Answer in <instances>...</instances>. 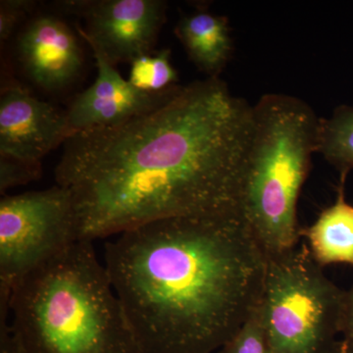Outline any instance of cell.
I'll return each instance as SVG.
<instances>
[{"label": "cell", "mask_w": 353, "mask_h": 353, "mask_svg": "<svg viewBox=\"0 0 353 353\" xmlns=\"http://www.w3.org/2000/svg\"><path fill=\"white\" fill-rule=\"evenodd\" d=\"M252 127L253 105L214 77L132 119L70 137L55 181L71 194L79 238L239 210Z\"/></svg>", "instance_id": "obj_1"}, {"label": "cell", "mask_w": 353, "mask_h": 353, "mask_svg": "<svg viewBox=\"0 0 353 353\" xmlns=\"http://www.w3.org/2000/svg\"><path fill=\"white\" fill-rule=\"evenodd\" d=\"M141 353H212L259 306L267 256L240 211L153 221L105 245Z\"/></svg>", "instance_id": "obj_2"}, {"label": "cell", "mask_w": 353, "mask_h": 353, "mask_svg": "<svg viewBox=\"0 0 353 353\" xmlns=\"http://www.w3.org/2000/svg\"><path fill=\"white\" fill-rule=\"evenodd\" d=\"M10 311L22 353H141L92 241H78L28 274Z\"/></svg>", "instance_id": "obj_3"}, {"label": "cell", "mask_w": 353, "mask_h": 353, "mask_svg": "<svg viewBox=\"0 0 353 353\" xmlns=\"http://www.w3.org/2000/svg\"><path fill=\"white\" fill-rule=\"evenodd\" d=\"M320 119L292 95L264 94L253 105L239 210L267 259L301 241L297 202L317 153Z\"/></svg>", "instance_id": "obj_4"}, {"label": "cell", "mask_w": 353, "mask_h": 353, "mask_svg": "<svg viewBox=\"0 0 353 353\" xmlns=\"http://www.w3.org/2000/svg\"><path fill=\"white\" fill-rule=\"evenodd\" d=\"M345 299L303 241L267 259L257 310L272 352H328L341 334Z\"/></svg>", "instance_id": "obj_5"}, {"label": "cell", "mask_w": 353, "mask_h": 353, "mask_svg": "<svg viewBox=\"0 0 353 353\" xmlns=\"http://www.w3.org/2000/svg\"><path fill=\"white\" fill-rule=\"evenodd\" d=\"M80 241L69 190L54 185L0 201V292Z\"/></svg>", "instance_id": "obj_6"}, {"label": "cell", "mask_w": 353, "mask_h": 353, "mask_svg": "<svg viewBox=\"0 0 353 353\" xmlns=\"http://www.w3.org/2000/svg\"><path fill=\"white\" fill-rule=\"evenodd\" d=\"M64 12L83 20L76 31L116 66L152 53L166 21L162 0H65Z\"/></svg>", "instance_id": "obj_7"}, {"label": "cell", "mask_w": 353, "mask_h": 353, "mask_svg": "<svg viewBox=\"0 0 353 353\" xmlns=\"http://www.w3.org/2000/svg\"><path fill=\"white\" fill-rule=\"evenodd\" d=\"M0 155L34 163L68 139L66 111L39 99L12 76H2Z\"/></svg>", "instance_id": "obj_8"}, {"label": "cell", "mask_w": 353, "mask_h": 353, "mask_svg": "<svg viewBox=\"0 0 353 353\" xmlns=\"http://www.w3.org/2000/svg\"><path fill=\"white\" fill-rule=\"evenodd\" d=\"M80 39L76 29L55 14L28 20L16 38V54L26 77L44 92L71 87L85 64Z\"/></svg>", "instance_id": "obj_9"}, {"label": "cell", "mask_w": 353, "mask_h": 353, "mask_svg": "<svg viewBox=\"0 0 353 353\" xmlns=\"http://www.w3.org/2000/svg\"><path fill=\"white\" fill-rule=\"evenodd\" d=\"M85 43L94 54L97 77L67 109L68 139L80 132L115 126L148 112L170 99L180 88L176 85L161 92H143L122 78L99 48Z\"/></svg>", "instance_id": "obj_10"}, {"label": "cell", "mask_w": 353, "mask_h": 353, "mask_svg": "<svg viewBox=\"0 0 353 353\" xmlns=\"http://www.w3.org/2000/svg\"><path fill=\"white\" fill-rule=\"evenodd\" d=\"M175 34L190 59L208 78L219 77L233 53L229 21L199 8L183 16Z\"/></svg>", "instance_id": "obj_11"}, {"label": "cell", "mask_w": 353, "mask_h": 353, "mask_svg": "<svg viewBox=\"0 0 353 353\" xmlns=\"http://www.w3.org/2000/svg\"><path fill=\"white\" fill-rule=\"evenodd\" d=\"M345 178L341 176L336 201L312 225L301 230L309 252L323 268L332 264L353 267V205L345 199Z\"/></svg>", "instance_id": "obj_12"}, {"label": "cell", "mask_w": 353, "mask_h": 353, "mask_svg": "<svg viewBox=\"0 0 353 353\" xmlns=\"http://www.w3.org/2000/svg\"><path fill=\"white\" fill-rule=\"evenodd\" d=\"M317 153L347 176L353 169V106L340 105L328 118L320 119Z\"/></svg>", "instance_id": "obj_13"}, {"label": "cell", "mask_w": 353, "mask_h": 353, "mask_svg": "<svg viewBox=\"0 0 353 353\" xmlns=\"http://www.w3.org/2000/svg\"><path fill=\"white\" fill-rule=\"evenodd\" d=\"M130 83L146 92H161L176 85L178 73L171 63V50L143 55L131 63Z\"/></svg>", "instance_id": "obj_14"}, {"label": "cell", "mask_w": 353, "mask_h": 353, "mask_svg": "<svg viewBox=\"0 0 353 353\" xmlns=\"http://www.w3.org/2000/svg\"><path fill=\"white\" fill-rule=\"evenodd\" d=\"M218 353H273L265 336L257 308Z\"/></svg>", "instance_id": "obj_15"}, {"label": "cell", "mask_w": 353, "mask_h": 353, "mask_svg": "<svg viewBox=\"0 0 353 353\" xmlns=\"http://www.w3.org/2000/svg\"><path fill=\"white\" fill-rule=\"evenodd\" d=\"M41 172V163L0 155V192L38 180Z\"/></svg>", "instance_id": "obj_16"}, {"label": "cell", "mask_w": 353, "mask_h": 353, "mask_svg": "<svg viewBox=\"0 0 353 353\" xmlns=\"http://www.w3.org/2000/svg\"><path fill=\"white\" fill-rule=\"evenodd\" d=\"M36 2L31 0H1L0 1V41L6 43L32 12Z\"/></svg>", "instance_id": "obj_17"}, {"label": "cell", "mask_w": 353, "mask_h": 353, "mask_svg": "<svg viewBox=\"0 0 353 353\" xmlns=\"http://www.w3.org/2000/svg\"><path fill=\"white\" fill-rule=\"evenodd\" d=\"M10 299H0V353H22L13 325L8 323Z\"/></svg>", "instance_id": "obj_18"}, {"label": "cell", "mask_w": 353, "mask_h": 353, "mask_svg": "<svg viewBox=\"0 0 353 353\" xmlns=\"http://www.w3.org/2000/svg\"><path fill=\"white\" fill-rule=\"evenodd\" d=\"M341 334H343V340L353 350V287L350 290H345V308H343Z\"/></svg>", "instance_id": "obj_19"}, {"label": "cell", "mask_w": 353, "mask_h": 353, "mask_svg": "<svg viewBox=\"0 0 353 353\" xmlns=\"http://www.w3.org/2000/svg\"><path fill=\"white\" fill-rule=\"evenodd\" d=\"M326 353H353V350L348 347L347 343L341 339V340L336 341V343L329 348L328 352Z\"/></svg>", "instance_id": "obj_20"}]
</instances>
